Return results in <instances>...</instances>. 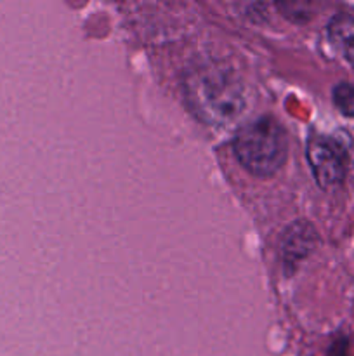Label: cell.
Segmentation results:
<instances>
[{
    "label": "cell",
    "instance_id": "obj_2",
    "mask_svg": "<svg viewBox=\"0 0 354 356\" xmlns=\"http://www.w3.org/2000/svg\"><path fill=\"white\" fill-rule=\"evenodd\" d=\"M236 160L255 177H273L287 162V132L273 117L248 122L233 139Z\"/></svg>",
    "mask_w": 354,
    "mask_h": 356
},
{
    "label": "cell",
    "instance_id": "obj_7",
    "mask_svg": "<svg viewBox=\"0 0 354 356\" xmlns=\"http://www.w3.org/2000/svg\"><path fill=\"white\" fill-rule=\"evenodd\" d=\"M328 356H347V339L340 337L330 346Z\"/></svg>",
    "mask_w": 354,
    "mask_h": 356
},
{
    "label": "cell",
    "instance_id": "obj_1",
    "mask_svg": "<svg viewBox=\"0 0 354 356\" xmlns=\"http://www.w3.org/2000/svg\"><path fill=\"white\" fill-rule=\"evenodd\" d=\"M183 90L191 113L214 127H229L246 108L245 86L238 73L224 63L191 66L183 79Z\"/></svg>",
    "mask_w": 354,
    "mask_h": 356
},
{
    "label": "cell",
    "instance_id": "obj_4",
    "mask_svg": "<svg viewBox=\"0 0 354 356\" xmlns=\"http://www.w3.org/2000/svg\"><path fill=\"white\" fill-rule=\"evenodd\" d=\"M318 243V233L307 221H295L285 229L281 240V259L288 271L294 270L302 259L314 250Z\"/></svg>",
    "mask_w": 354,
    "mask_h": 356
},
{
    "label": "cell",
    "instance_id": "obj_6",
    "mask_svg": "<svg viewBox=\"0 0 354 356\" xmlns=\"http://www.w3.org/2000/svg\"><path fill=\"white\" fill-rule=\"evenodd\" d=\"M333 104L337 110L346 117L354 118V86L347 82H340L332 90Z\"/></svg>",
    "mask_w": 354,
    "mask_h": 356
},
{
    "label": "cell",
    "instance_id": "obj_3",
    "mask_svg": "<svg viewBox=\"0 0 354 356\" xmlns=\"http://www.w3.org/2000/svg\"><path fill=\"white\" fill-rule=\"evenodd\" d=\"M311 172L323 190H332L346 179V159L335 141L319 134H311L305 145Z\"/></svg>",
    "mask_w": 354,
    "mask_h": 356
},
{
    "label": "cell",
    "instance_id": "obj_5",
    "mask_svg": "<svg viewBox=\"0 0 354 356\" xmlns=\"http://www.w3.org/2000/svg\"><path fill=\"white\" fill-rule=\"evenodd\" d=\"M328 38L333 49L354 68V16L337 14L328 23Z\"/></svg>",
    "mask_w": 354,
    "mask_h": 356
}]
</instances>
